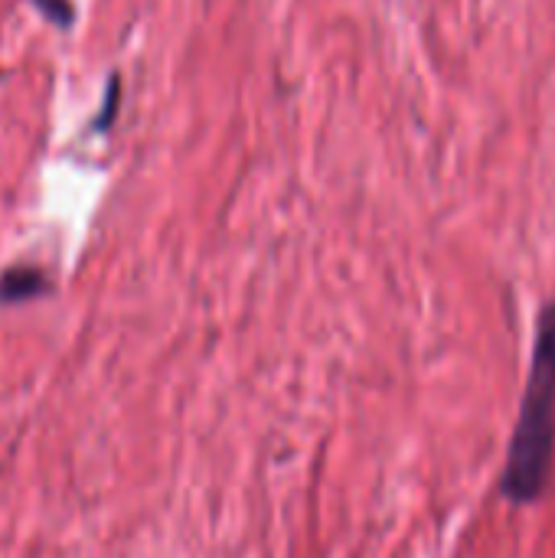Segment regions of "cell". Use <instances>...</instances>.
Segmentation results:
<instances>
[{
    "label": "cell",
    "instance_id": "obj_1",
    "mask_svg": "<svg viewBox=\"0 0 555 558\" xmlns=\"http://www.w3.org/2000/svg\"><path fill=\"white\" fill-rule=\"evenodd\" d=\"M555 445V304L543 311L533 350L530 386L523 396L520 422L510 441V458L504 471V494L517 504L540 497Z\"/></svg>",
    "mask_w": 555,
    "mask_h": 558
},
{
    "label": "cell",
    "instance_id": "obj_2",
    "mask_svg": "<svg viewBox=\"0 0 555 558\" xmlns=\"http://www.w3.org/2000/svg\"><path fill=\"white\" fill-rule=\"evenodd\" d=\"M39 291H46V281L36 268H13L0 278V301H7V304L36 298Z\"/></svg>",
    "mask_w": 555,
    "mask_h": 558
}]
</instances>
